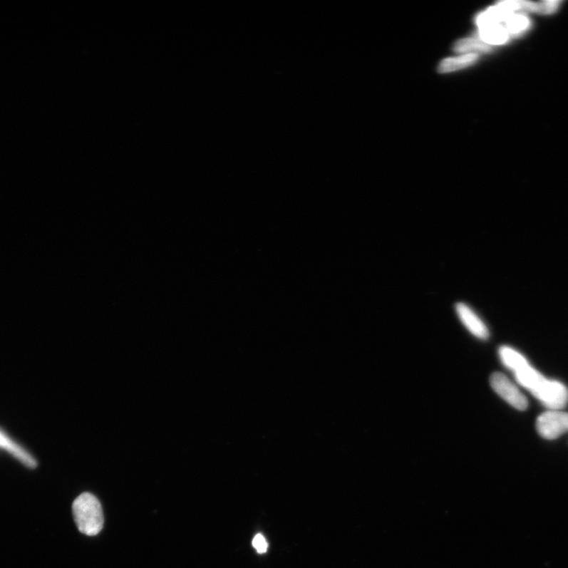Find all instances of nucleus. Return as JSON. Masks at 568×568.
<instances>
[{
    "mask_svg": "<svg viewBox=\"0 0 568 568\" xmlns=\"http://www.w3.org/2000/svg\"><path fill=\"white\" fill-rule=\"evenodd\" d=\"M73 518L81 533L98 535L104 526V515L99 500L90 492L81 494L73 501Z\"/></svg>",
    "mask_w": 568,
    "mask_h": 568,
    "instance_id": "nucleus-1",
    "label": "nucleus"
},
{
    "mask_svg": "<svg viewBox=\"0 0 568 568\" xmlns=\"http://www.w3.org/2000/svg\"><path fill=\"white\" fill-rule=\"evenodd\" d=\"M532 395L549 410H562L568 403V389L557 381L544 378Z\"/></svg>",
    "mask_w": 568,
    "mask_h": 568,
    "instance_id": "nucleus-2",
    "label": "nucleus"
},
{
    "mask_svg": "<svg viewBox=\"0 0 568 568\" xmlns=\"http://www.w3.org/2000/svg\"><path fill=\"white\" fill-rule=\"evenodd\" d=\"M537 433L545 440H555L568 432V413L548 410L537 419Z\"/></svg>",
    "mask_w": 568,
    "mask_h": 568,
    "instance_id": "nucleus-3",
    "label": "nucleus"
},
{
    "mask_svg": "<svg viewBox=\"0 0 568 568\" xmlns=\"http://www.w3.org/2000/svg\"><path fill=\"white\" fill-rule=\"evenodd\" d=\"M491 387L504 401L519 410L528 408V401L517 386L501 373H494L490 378Z\"/></svg>",
    "mask_w": 568,
    "mask_h": 568,
    "instance_id": "nucleus-4",
    "label": "nucleus"
},
{
    "mask_svg": "<svg viewBox=\"0 0 568 568\" xmlns=\"http://www.w3.org/2000/svg\"><path fill=\"white\" fill-rule=\"evenodd\" d=\"M455 311L463 326L472 335L482 341L490 337L488 328L469 306L464 304L463 302H459L455 305Z\"/></svg>",
    "mask_w": 568,
    "mask_h": 568,
    "instance_id": "nucleus-5",
    "label": "nucleus"
},
{
    "mask_svg": "<svg viewBox=\"0 0 568 568\" xmlns=\"http://www.w3.org/2000/svg\"><path fill=\"white\" fill-rule=\"evenodd\" d=\"M0 452L9 453L13 458L28 468L36 467V461L31 453L1 429H0Z\"/></svg>",
    "mask_w": 568,
    "mask_h": 568,
    "instance_id": "nucleus-6",
    "label": "nucleus"
},
{
    "mask_svg": "<svg viewBox=\"0 0 568 568\" xmlns=\"http://www.w3.org/2000/svg\"><path fill=\"white\" fill-rule=\"evenodd\" d=\"M499 356L505 366L514 373L530 365L525 356L510 346H500Z\"/></svg>",
    "mask_w": 568,
    "mask_h": 568,
    "instance_id": "nucleus-7",
    "label": "nucleus"
},
{
    "mask_svg": "<svg viewBox=\"0 0 568 568\" xmlns=\"http://www.w3.org/2000/svg\"><path fill=\"white\" fill-rule=\"evenodd\" d=\"M510 36L502 22L500 24L481 28L476 38L487 44H500L507 41Z\"/></svg>",
    "mask_w": 568,
    "mask_h": 568,
    "instance_id": "nucleus-8",
    "label": "nucleus"
},
{
    "mask_svg": "<svg viewBox=\"0 0 568 568\" xmlns=\"http://www.w3.org/2000/svg\"><path fill=\"white\" fill-rule=\"evenodd\" d=\"M477 58V55L470 54L459 58H448L443 61L439 66L440 73L451 72L473 64Z\"/></svg>",
    "mask_w": 568,
    "mask_h": 568,
    "instance_id": "nucleus-9",
    "label": "nucleus"
},
{
    "mask_svg": "<svg viewBox=\"0 0 568 568\" xmlns=\"http://www.w3.org/2000/svg\"><path fill=\"white\" fill-rule=\"evenodd\" d=\"M457 53H466V51H478V53H488L491 51V47L477 39V38H467L461 40L455 43L454 47Z\"/></svg>",
    "mask_w": 568,
    "mask_h": 568,
    "instance_id": "nucleus-10",
    "label": "nucleus"
},
{
    "mask_svg": "<svg viewBox=\"0 0 568 568\" xmlns=\"http://www.w3.org/2000/svg\"><path fill=\"white\" fill-rule=\"evenodd\" d=\"M509 33L511 36L518 35L529 27L530 21L528 19L523 16H515L512 14L503 22Z\"/></svg>",
    "mask_w": 568,
    "mask_h": 568,
    "instance_id": "nucleus-11",
    "label": "nucleus"
},
{
    "mask_svg": "<svg viewBox=\"0 0 568 568\" xmlns=\"http://www.w3.org/2000/svg\"><path fill=\"white\" fill-rule=\"evenodd\" d=\"M253 544L257 551L260 553L267 552L268 548L267 542L262 535H257L254 538Z\"/></svg>",
    "mask_w": 568,
    "mask_h": 568,
    "instance_id": "nucleus-12",
    "label": "nucleus"
}]
</instances>
